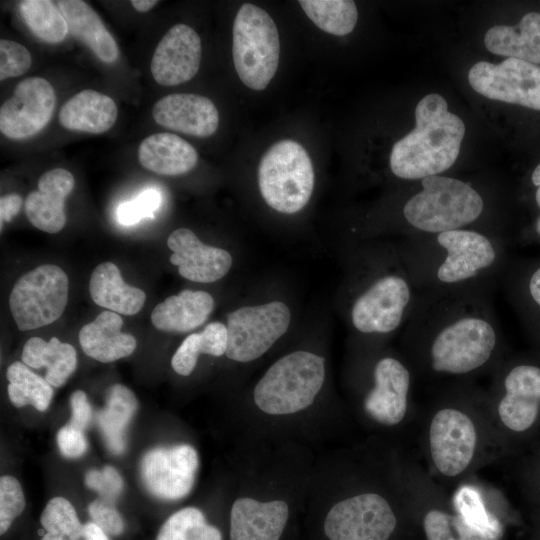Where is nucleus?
Instances as JSON below:
<instances>
[{
	"label": "nucleus",
	"instance_id": "f257e3e1",
	"mask_svg": "<svg viewBox=\"0 0 540 540\" xmlns=\"http://www.w3.org/2000/svg\"><path fill=\"white\" fill-rule=\"evenodd\" d=\"M488 288L418 291L404 325V357L416 377L471 381L502 361L503 341Z\"/></svg>",
	"mask_w": 540,
	"mask_h": 540
},
{
	"label": "nucleus",
	"instance_id": "f03ea898",
	"mask_svg": "<svg viewBox=\"0 0 540 540\" xmlns=\"http://www.w3.org/2000/svg\"><path fill=\"white\" fill-rule=\"evenodd\" d=\"M423 413L419 444L425 469L434 480L459 484L503 451L487 390L471 381H450L440 387Z\"/></svg>",
	"mask_w": 540,
	"mask_h": 540
},
{
	"label": "nucleus",
	"instance_id": "7ed1b4c3",
	"mask_svg": "<svg viewBox=\"0 0 540 540\" xmlns=\"http://www.w3.org/2000/svg\"><path fill=\"white\" fill-rule=\"evenodd\" d=\"M504 248L496 232L471 227L410 236L398 246L417 291L493 290L504 269Z\"/></svg>",
	"mask_w": 540,
	"mask_h": 540
},
{
	"label": "nucleus",
	"instance_id": "20e7f679",
	"mask_svg": "<svg viewBox=\"0 0 540 540\" xmlns=\"http://www.w3.org/2000/svg\"><path fill=\"white\" fill-rule=\"evenodd\" d=\"M412 131L392 147L389 164L392 173L404 180H421L440 175L457 160L465 134L461 118L448 110L437 93L423 97L415 108Z\"/></svg>",
	"mask_w": 540,
	"mask_h": 540
},
{
	"label": "nucleus",
	"instance_id": "39448f33",
	"mask_svg": "<svg viewBox=\"0 0 540 540\" xmlns=\"http://www.w3.org/2000/svg\"><path fill=\"white\" fill-rule=\"evenodd\" d=\"M372 258L370 273L356 282L349 305L353 329L366 336H389L405 325L415 304L417 289L398 247L380 250L378 263Z\"/></svg>",
	"mask_w": 540,
	"mask_h": 540
},
{
	"label": "nucleus",
	"instance_id": "423d86ee",
	"mask_svg": "<svg viewBox=\"0 0 540 540\" xmlns=\"http://www.w3.org/2000/svg\"><path fill=\"white\" fill-rule=\"evenodd\" d=\"M485 205L483 196L469 182L433 175L420 180L419 190L403 203L401 215L407 237L431 235L477 228L473 225L480 221Z\"/></svg>",
	"mask_w": 540,
	"mask_h": 540
},
{
	"label": "nucleus",
	"instance_id": "0eeeda50",
	"mask_svg": "<svg viewBox=\"0 0 540 540\" xmlns=\"http://www.w3.org/2000/svg\"><path fill=\"white\" fill-rule=\"evenodd\" d=\"M325 359L298 350L275 361L253 390L256 407L269 415H290L311 406L323 387Z\"/></svg>",
	"mask_w": 540,
	"mask_h": 540
},
{
	"label": "nucleus",
	"instance_id": "6e6552de",
	"mask_svg": "<svg viewBox=\"0 0 540 540\" xmlns=\"http://www.w3.org/2000/svg\"><path fill=\"white\" fill-rule=\"evenodd\" d=\"M315 174L311 159L298 142L281 140L262 156L258 186L266 204L283 214L301 211L313 193Z\"/></svg>",
	"mask_w": 540,
	"mask_h": 540
},
{
	"label": "nucleus",
	"instance_id": "1a4fd4ad",
	"mask_svg": "<svg viewBox=\"0 0 540 540\" xmlns=\"http://www.w3.org/2000/svg\"><path fill=\"white\" fill-rule=\"evenodd\" d=\"M232 35L238 77L248 88L264 90L279 64L280 41L274 20L262 8L245 3L235 16Z\"/></svg>",
	"mask_w": 540,
	"mask_h": 540
},
{
	"label": "nucleus",
	"instance_id": "9d476101",
	"mask_svg": "<svg viewBox=\"0 0 540 540\" xmlns=\"http://www.w3.org/2000/svg\"><path fill=\"white\" fill-rule=\"evenodd\" d=\"M487 394L493 422L503 441L507 433L529 431L540 415V367L501 361L491 373Z\"/></svg>",
	"mask_w": 540,
	"mask_h": 540
},
{
	"label": "nucleus",
	"instance_id": "9b49d317",
	"mask_svg": "<svg viewBox=\"0 0 540 540\" xmlns=\"http://www.w3.org/2000/svg\"><path fill=\"white\" fill-rule=\"evenodd\" d=\"M69 280L59 266L43 264L18 278L10 296L13 320L21 331L55 322L68 302Z\"/></svg>",
	"mask_w": 540,
	"mask_h": 540
},
{
	"label": "nucleus",
	"instance_id": "f8f14e48",
	"mask_svg": "<svg viewBox=\"0 0 540 540\" xmlns=\"http://www.w3.org/2000/svg\"><path fill=\"white\" fill-rule=\"evenodd\" d=\"M370 386L362 396V409L373 423L393 428L404 424L415 412L411 390L416 378L406 358L381 354L372 363Z\"/></svg>",
	"mask_w": 540,
	"mask_h": 540
},
{
	"label": "nucleus",
	"instance_id": "ddd939ff",
	"mask_svg": "<svg viewBox=\"0 0 540 540\" xmlns=\"http://www.w3.org/2000/svg\"><path fill=\"white\" fill-rule=\"evenodd\" d=\"M383 492L364 490L335 503L324 520L328 540H389L398 525L392 501Z\"/></svg>",
	"mask_w": 540,
	"mask_h": 540
},
{
	"label": "nucleus",
	"instance_id": "4468645a",
	"mask_svg": "<svg viewBox=\"0 0 540 540\" xmlns=\"http://www.w3.org/2000/svg\"><path fill=\"white\" fill-rule=\"evenodd\" d=\"M291 311L282 301L243 306L227 316L226 357L248 363L264 355L285 333Z\"/></svg>",
	"mask_w": 540,
	"mask_h": 540
},
{
	"label": "nucleus",
	"instance_id": "2eb2a0df",
	"mask_svg": "<svg viewBox=\"0 0 540 540\" xmlns=\"http://www.w3.org/2000/svg\"><path fill=\"white\" fill-rule=\"evenodd\" d=\"M406 473L411 500L422 508L426 540H490L454 508L451 497L419 462L406 461Z\"/></svg>",
	"mask_w": 540,
	"mask_h": 540
},
{
	"label": "nucleus",
	"instance_id": "dca6fc26",
	"mask_svg": "<svg viewBox=\"0 0 540 540\" xmlns=\"http://www.w3.org/2000/svg\"><path fill=\"white\" fill-rule=\"evenodd\" d=\"M471 87L501 102L540 110V66L515 58L499 64L479 61L468 73Z\"/></svg>",
	"mask_w": 540,
	"mask_h": 540
},
{
	"label": "nucleus",
	"instance_id": "f3484780",
	"mask_svg": "<svg viewBox=\"0 0 540 540\" xmlns=\"http://www.w3.org/2000/svg\"><path fill=\"white\" fill-rule=\"evenodd\" d=\"M199 466L198 453L189 444L156 447L140 462V477L146 490L162 500H179L192 490Z\"/></svg>",
	"mask_w": 540,
	"mask_h": 540
},
{
	"label": "nucleus",
	"instance_id": "a211bd4d",
	"mask_svg": "<svg viewBox=\"0 0 540 540\" xmlns=\"http://www.w3.org/2000/svg\"><path fill=\"white\" fill-rule=\"evenodd\" d=\"M55 105L50 82L42 77L25 78L0 108V131L12 140L32 137L49 123Z\"/></svg>",
	"mask_w": 540,
	"mask_h": 540
},
{
	"label": "nucleus",
	"instance_id": "6ab92c4d",
	"mask_svg": "<svg viewBox=\"0 0 540 540\" xmlns=\"http://www.w3.org/2000/svg\"><path fill=\"white\" fill-rule=\"evenodd\" d=\"M202 45L197 32L188 25L172 26L159 41L150 64L154 80L175 86L191 80L198 72Z\"/></svg>",
	"mask_w": 540,
	"mask_h": 540
},
{
	"label": "nucleus",
	"instance_id": "aec40b11",
	"mask_svg": "<svg viewBox=\"0 0 540 540\" xmlns=\"http://www.w3.org/2000/svg\"><path fill=\"white\" fill-rule=\"evenodd\" d=\"M167 246L172 251L170 262L178 267L183 278L192 282H215L232 266L228 251L202 243L188 228L174 230L167 239Z\"/></svg>",
	"mask_w": 540,
	"mask_h": 540
},
{
	"label": "nucleus",
	"instance_id": "412c9836",
	"mask_svg": "<svg viewBox=\"0 0 540 540\" xmlns=\"http://www.w3.org/2000/svg\"><path fill=\"white\" fill-rule=\"evenodd\" d=\"M152 116L162 127L197 137L213 135L219 125L214 103L193 93H175L161 98L154 104Z\"/></svg>",
	"mask_w": 540,
	"mask_h": 540
},
{
	"label": "nucleus",
	"instance_id": "4be33fe9",
	"mask_svg": "<svg viewBox=\"0 0 540 540\" xmlns=\"http://www.w3.org/2000/svg\"><path fill=\"white\" fill-rule=\"evenodd\" d=\"M288 518L283 500L237 498L230 511V540H280Z\"/></svg>",
	"mask_w": 540,
	"mask_h": 540
},
{
	"label": "nucleus",
	"instance_id": "5701e85b",
	"mask_svg": "<svg viewBox=\"0 0 540 540\" xmlns=\"http://www.w3.org/2000/svg\"><path fill=\"white\" fill-rule=\"evenodd\" d=\"M75 186L74 176L66 169L55 168L38 179L37 190L25 200V212L30 223L47 233H57L66 224L65 200Z\"/></svg>",
	"mask_w": 540,
	"mask_h": 540
},
{
	"label": "nucleus",
	"instance_id": "b1692460",
	"mask_svg": "<svg viewBox=\"0 0 540 540\" xmlns=\"http://www.w3.org/2000/svg\"><path fill=\"white\" fill-rule=\"evenodd\" d=\"M123 320L113 311L101 312L94 321L82 326L79 343L83 352L102 363L131 355L137 345L134 336L121 331Z\"/></svg>",
	"mask_w": 540,
	"mask_h": 540
},
{
	"label": "nucleus",
	"instance_id": "393cba45",
	"mask_svg": "<svg viewBox=\"0 0 540 540\" xmlns=\"http://www.w3.org/2000/svg\"><path fill=\"white\" fill-rule=\"evenodd\" d=\"M213 308L214 299L208 292L185 289L157 304L151 321L161 331L185 333L202 325Z\"/></svg>",
	"mask_w": 540,
	"mask_h": 540
},
{
	"label": "nucleus",
	"instance_id": "a878e982",
	"mask_svg": "<svg viewBox=\"0 0 540 540\" xmlns=\"http://www.w3.org/2000/svg\"><path fill=\"white\" fill-rule=\"evenodd\" d=\"M138 161L156 174L177 176L191 171L198 162L195 148L172 133H155L146 137L138 148Z\"/></svg>",
	"mask_w": 540,
	"mask_h": 540
},
{
	"label": "nucleus",
	"instance_id": "bb28decb",
	"mask_svg": "<svg viewBox=\"0 0 540 540\" xmlns=\"http://www.w3.org/2000/svg\"><path fill=\"white\" fill-rule=\"evenodd\" d=\"M115 101L92 89L82 90L68 99L60 109V124L73 131L101 134L117 119Z\"/></svg>",
	"mask_w": 540,
	"mask_h": 540
},
{
	"label": "nucleus",
	"instance_id": "cd10ccee",
	"mask_svg": "<svg viewBox=\"0 0 540 540\" xmlns=\"http://www.w3.org/2000/svg\"><path fill=\"white\" fill-rule=\"evenodd\" d=\"M57 5L63 14L69 32L85 44L104 63H114L119 49L98 14L84 1L61 0Z\"/></svg>",
	"mask_w": 540,
	"mask_h": 540
},
{
	"label": "nucleus",
	"instance_id": "c85d7f7f",
	"mask_svg": "<svg viewBox=\"0 0 540 540\" xmlns=\"http://www.w3.org/2000/svg\"><path fill=\"white\" fill-rule=\"evenodd\" d=\"M484 43L493 54L540 64V13L525 14L515 26L490 28Z\"/></svg>",
	"mask_w": 540,
	"mask_h": 540
},
{
	"label": "nucleus",
	"instance_id": "c756f323",
	"mask_svg": "<svg viewBox=\"0 0 540 540\" xmlns=\"http://www.w3.org/2000/svg\"><path fill=\"white\" fill-rule=\"evenodd\" d=\"M89 292L98 306L127 316L137 314L146 301L145 292L126 284L118 267L110 261L95 267L89 281Z\"/></svg>",
	"mask_w": 540,
	"mask_h": 540
},
{
	"label": "nucleus",
	"instance_id": "7c9ffc66",
	"mask_svg": "<svg viewBox=\"0 0 540 540\" xmlns=\"http://www.w3.org/2000/svg\"><path fill=\"white\" fill-rule=\"evenodd\" d=\"M21 359L30 368H46L45 379L52 386H63L77 367L75 348L52 337L45 341L40 337L28 339L23 347Z\"/></svg>",
	"mask_w": 540,
	"mask_h": 540
},
{
	"label": "nucleus",
	"instance_id": "2f4dec72",
	"mask_svg": "<svg viewBox=\"0 0 540 540\" xmlns=\"http://www.w3.org/2000/svg\"><path fill=\"white\" fill-rule=\"evenodd\" d=\"M138 408L134 393L122 384L112 385L106 404L98 412L97 421L107 448L113 454H122L126 448V430Z\"/></svg>",
	"mask_w": 540,
	"mask_h": 540
},
{
	"label": "nucleus",
	"instance_id": "473e14b6",
	"mask_svg": "<svg viewBox=\"0 0 540 540\" xmlns=\"http://www.w3.org/2000/svg\"><path fill=\"white\" fill-rule=\"evenodd\" d=\"M227 338V327L221 322L209 323L202 332L188 335L172 356L173 370L179 375L188 376L194 370L200 354L224 355Z\"/></svg>",
	"mask_w": 540,
	"mask_h": 540
},
{
	"label": "nucleus",
	"instance_id": "72a5a7b5",
	"mask_svg": "<svg viewBox=\"0 0 540 540\" xmlns=\"http://www.w3.org/2000/svg\"><path fill=\"white\" fill-rule=\"evenodd\" d=\"M486 496L485 487L470 478L458 484L451 500L454 508L471 525L485 533L490 540H498L502 534V525L490 511Z\"/></svg>",
	"mask_w": 540,
	"mask_h": 540
},
{
	"label": "nucleus",
	"instance_id": "f704fd0d",
	"mask_svg": "<svg viewBox=\"0 0 540 540\" xmlns=\"http://www.w3.org/2000/svg\"><path fill=\"white\" fill-rule=\"evenodd\" d=\"M6 377L9 381L8 396L14 406L31 405L40 412L48 409L53 397V389L45 378L31 371L20 361L9 365Z\"/></svg>",
	"mask_w": 540,
	"mask_h": 540
},
{
	"label": "nucleus",
	"instance_id": "c9c22d12",
	"mask_svg": "<svg viewBox=\"0 0 540 540\" xmlns=\"http://www.w3.org/2000/svg\"><path fill=\"white\" fill-rule=\"evenodd\" d=\"M299 4L308 18L329 34L347 35L357 23V7L351 0H301Z\"/></svg>",
	"mask_w": 540,
	"mask_h": 540
},
{
	"label": "nucleus",
	"instance_id": "e433bc0d",
	"mask_svg": "<svg viewBox=\"0 0 540 540\" xmlns=\"http://www.w3.org/2000/svg\"><path fill=\"white\" fill-rule=\"evenodd\" d=\"M19 11L28 28L44 42L59 43L66 38L69 32L63 14L58 5L52 1H21Z\"/></svg>",
	"mask_w": 540,
	"mask_h": 540
},
{
	"label": "nucleus",
	"instance_id": "4c0bfd02",
	"mask_svg": "<svg viewBox=\"0 0 540 540\" xmlns=\"http://www.w3.org/2000/svg\"><path fill=\"white\" fill-rule=\"evenodd\" d=\"M156 540H222V534L207 522L200 509L185 507L167 518Z\"/></svg>",
	"mask_w": 540,
	"mask_h": 540
},
{
	"label": "nucleus",
	"instance_id": "58836bf2",
	"mask_svg": "<svg viewBox=\"0 0 540 540\" xmlns=\"http://www.w3.org/2000/svg\"><path fill=\"white\" fill-rule=\"evenodd\" d=\"M40 523L46 533L61 536L81 535L84 527L73 505L60 496L48 501L41 513Z\"/></svg>",
	"mask_w": 540,
	"mask_h": 540
},
{
	"label": "nucleus",
	"instance_id": "ea45409f",
	"mask_svg": "<svg viewBox=\"0 0 540 540\" xmlns=\"http://www.w3.org/2000/svg\"><path fill=\"white\" fill-rule=\"evenodd\" d=\"M25 497L19 481L9 475L0 478V534H5L25 508Z\"/></svg>",
	"mask_w": 540,
	"mask_h": 540
},
{
	"label": "nucleus",
	"instance_id": "a19ab883",
	"mask_svg": "<svg viewBox=\"0 0 540 540\" xmlns=\"http://www.w3.org/2000/svg\"><path fill=\"white\" fill-rule=\"evenodd\" d=\"M161 194L156 189H147L135 199L117 207V220L122 225H133L143 218L153 217L161 204Z\"/></svg>",
	"mask_w": 540,
	"mask_h": 540
},
{
	"label": "nucleus",
	"instance_id": "79ce46f5",
	"mask_svg": "<svg viewBox=\"0 0 540 540\" xmlns=\"http://www.w3.org/2000/svg\"><path fill=\"white\" fill-rule=\"evenodd\" d=\"M32 63L30 52L21 44L0 40V80L25 74Z\"/></svg>",
	"mask_w": 540,
	"mask_h": 540
},
{
	"label": "nucleus",
	"instance_id": "37998d69",
	"mask_svg": "<svg viewBox=\"0 0 540 540\" xmlns=\"http://www.w3.org/2000/svg\"><path fill=\"white\" fill-rule=\"evenodd\" d=\"M85 485L97 491L103 498L115 501L123 491V479L120 473L112 466L102 469H92L85 474Z\"/></svg>",
	"mask_w": 540,
	"mask_h": 540
},
{
	"label": "nucleus",
	"instance_id": "c03bdc74",
	"mask_svg": "<svg viewBox=\"0 0 540 540\" xmlns=\"http://www.w3.org/2000/svg\"><path fill=\"white\" fill-rule=\"evenodd\" d=\"M92 522L97 524L108 535L118 536L124 531V521L114 501L99 497L88 506Z\"/></svg>",
	"mask_w": 540,
	"mask_h": 540
},
{
	"label": "nucleus",
	"instance_id": "a18cd8bd",
	"mask_svg": "<svg viewBox=\"0 0 540 540\" xmlns=\"http://www.w3.org/2000/svg\"><path fill=\"white\" fill-rule=\"evenodd\" d=\"M57 445L61 455L68 459L79 458L88 449V442L84 431L69 423L59 429L57 433Z\"/></svg>",
	"mask_w": 540,
	"mask_h": 540
},
{
	"label": "nucleus",
	"instance_id": "49530a36",
	"mask_svg": "<svg viewBox=\"0 0 540 540\" xmlns=\"http://www.w3.org/2000/svg\"><path fill=\"white\" fill-rule=\"evenodd\" d=\"M71 417L69 424L85 430L91 422L92 408L85 392L74 391L70 396Z\"/></svg>",
	"mask_w": 540,
	"mask_h": 540
},
{
	"label": "nucleus",
	"instance_id": "de8ad7c7",
	"mask_svg": "<svg viewBox=\"0 0 540 540\" xmlns=\"http://www.w3.org/2000/svg\"><path fill=\"white\" fill-rule=\"evenodd\" d=\"M22 198L18 194H7L0 198V223L1 230L3 224L10 222L20 211Z\"/></svg>",
	"mask_w": 540,
	"mask_h": 540
},
{
	"label": "nucleus",
	"instance_id": "09e8293b",
	"mask_svg": "<svg viewBox=\"0 0 540 540\" xmlns=\"http://www.w3.org/2000/svg\"><path fill=\"white\" fill-rule=\"evenodd\" d=\"M526 293L531 302L540 309V266L527 277Z\"/></svg>",
	"mask_w": 540,
	"mask_h": 540
},
{
	"label": "nucleus",
	"instance_id": "8fccbe9b",
	"mask_svg": "<svg viewBox=\"0 0 540 540\" xmlns=\"http://www.w3.org/2000/svg\"><path fill=\"white\" fill-rule=\"evenodd\" d=\"M84 534L85 540H110L108 534L92 521L84 524Z\"/></svg>",
	"mask_w": 540,
	"mask_h": 540
},
{
	"label": "nucleus",
	"instance_id": "3c124183",
	"mask_svg": "<svg viewBox=\"0 0 540 540\" xmlns=\"http://www.w3.org/2000/svg\"><path fill=\"white\" fill-rule=\"evenodd\" d=\"M158 1L156 0H132L131 4L134 7L135 10L141 13L148 12L150 9H152Z\"/></svg>",
	"mask_w": 540,
	"mask_h": 540
},
{
	"label": "nucleus",
	"instance_id": "603ef678",
	"mask_svg": "<svg viewBox=\"0 0 540 540\" xmlns=\"http://www.w3.org/2000/svg\"><path fill=\"white\" fill-rule=\"evenodd\" d=\"M532 183L537 187L535 192V201L540 208V164L536 166L531 176Z\"/></svg>",
	"mask_w": 540,
	"mask_h": 540
},
{
	"label": "nucleus",
	"instance_id": "864d4df0",
	"mask_svg": "<svg viewBox=\"0 0 540 540\" xmlns=\"http://www.w3.org/2000/svg\"><path fill=\"white\" fill-rule=\"evenodd\" d=\"M40 540H85L84 528L83 533L78 536H61L45 532Z\"/></svg>",
	"mask_w": 540,
	"mask_h": 540
},
{
	"label": "nucleus",
	"instance_id": "5fc2aeb1",
	"mask_svg": "<svg viewBox=\"0 0 540 540\" xmlns=\"http://www.w3.org/2000/svg\"><path fill=\"white\" fill-rule=\"evenodd\" d=\"M534 229H535L536 234L540 237V216L537 218L535 222Z\"/></svg>",
	"mask_w": 540,
	"mask_h": 540
}]
</instances>
